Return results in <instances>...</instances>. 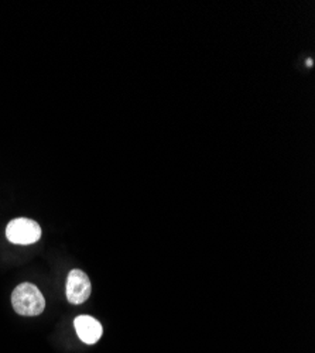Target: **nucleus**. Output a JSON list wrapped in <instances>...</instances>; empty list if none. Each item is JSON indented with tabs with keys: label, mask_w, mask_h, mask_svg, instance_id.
Listing matches in <instances>:
<instances>
[{
	"label": "nucleus",
	"mask_w": 315,
	"mask_h": 353,
	"mask_svg": "<svg viewBox=\"0 0 315 353\" xmlns=\"http://www.w3.org/2000/svg\"><path fill=\"white\" fill-rule=\"evenodd\" d=\"M6 238L14 245H33L41 238V228L33 219L17 218L9 222Z\"/></svg>",
	"instance_id": "2"
},
{
	"label": "nucleus",
	"mask_w": 315,
	"mask_h": 353,
	"mask_svg": "<svg viewBox=\"0 0 315 353\" xmlns=\"http://www.w3.org/2000/svg\"><path fill=\"white\" fill-rule=\"evenodd\" d=\"M12 304L14 311L23 316H37L45 308V300L41 291L30 283H23L14 288Z\"/></svg>",
	"instance_id": "1"
},
{
	"label": "nucleus",
	"mask_w": 315,
	"mask_h": 353,
	"mask_svg": "<svg viewBox=\"0 0 315 353\" xmlns=\"http://www.w3.org/2000/svg\"><path fill=\"white\" fill-rule=\"evenodd\" d=\"M307 65L311 67V65H312V60H307Z\"/></svg>",
	"instance_id": "5"
},
{
	"label": "nucleus",
	"mask_w": 315,
	"mask_h": 353,
	"mask_svg": "<svg viewBox=\"0 0 315 353\" xmlns=\"http://www.w3.org/2000/svg\"><path fill=\"white\" fill-rule=\"evenodd\" d=\"M74 327L77 331V335L83 343L94 345L96 343L102 336V325L101 322L90 315H79L74 321Z\"/></svg>",
	"instance_id": "4"
},
{
	"label": "nucleus",
	"mask_w": 315,
	"mask_h": 353,
	"mask_svg": "<svg viewBox=\"0 0 315 353\" xmlns=\"http://www.w3.org/2000/svg\"><path fill=\"white\" fill-rule=\"evenodd\" d=\"M91 281L90 277L85 274L82 270L74 269L70 272L68 277H67V300L74 304V305H79L82 303L87 301L91 296Z\"/></svg>",
	"instance_id": "3"
}]
</instances>
